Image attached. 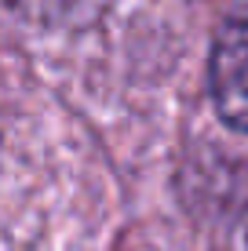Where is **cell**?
<instances>
[{"label":"cell","instance_id":"1","mask_svg":"<svg viewBox=\"0 0 248 251\" xmlns=\"http://www.w3.org/2000/svg\"><path fill=\"white\" fill-rule=\"evenodd\" d=\"M212 106L234 131H248V0L230 11L212 44Z\"/></svg>","mask_w":248,"mask_h":251}]
</instances>
